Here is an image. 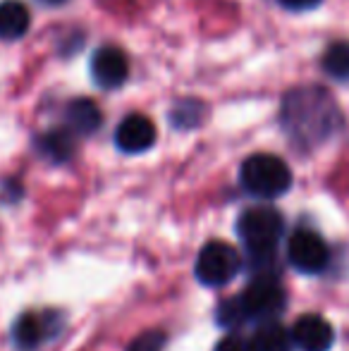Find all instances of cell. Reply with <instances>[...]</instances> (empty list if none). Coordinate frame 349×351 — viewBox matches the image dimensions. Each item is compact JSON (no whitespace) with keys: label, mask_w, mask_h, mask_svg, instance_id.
<instances>
[{"label":"cell","mask_w":349,"mask_h":351,"mask_svg":"<svg viewBox=\"0 0 349 351\" xmlns=\"http://www.w3.org/2000/svg\"><path fill=\"white\" fill-rule=\"evenodd\" d=\"M342 125L340 108L330 93L321 86H299L289 91L282 101V127L289 139L316 146L330 139Z\"/></svg>","instance_id":"cell-1"},{"label":"cell","mask_w":349,"mask_h":351,"mask_svg":"<svg viewBox=\"0 0 349 351\" xmlns=\"http://www.w3.org/2000/svg\"><path fill=\"white\" fill-rule=\"evenodd\" d=\"M285 232V217L275 208L256 206L247 208L237 220V234L249 251V268L256 275H265L263 268L273 273L278 263V244Z\"/></svg>","instance_id":"cell-2"},{"label":"cell","mask_w":349,"mask_h":351,"mask_svg":"<svg viewBox=\"0 0 349 351\" xmlns=\"http://www.w3.org/2000/svg\"><path fill=\"white\" fill-rule=\"evenodd\" d=\"M239 182L256 199H278L292 186V170L273 153H254L242 162Z\"/></svg>","instance_id":"cell-3"},{"label":"cell","mask_w":349,"mask_h":351,"mask_svg":"<svg viewBox=\"0 0 349 351\" xmlns=\"http://www.w3.org/2000/svg\"><path fill=\"white\" fill-rule=\"evenodd\" d=\"M247 320H275L287 306V294L280 280L275 275H254V280L244 287V291L237 296Z\"/></svg>","instance_id":"cell-4"},{"label":"cell","mask_w":349,"mask_h":351,"mask_svg":"<svg viewBox=\"0 0 349 351\" xmlns=\"http://www.w3.org/2000/svg\"><path fill=\"white\" fill-rule=\"evenodd\" d=\"M242 270V256L228 241H208L199 251L194 263V275L206 287H223L237 278Z\"/></svg>","instance_id":"cell-5"},{"label":"cell","mask_w":349,"mask_h":351,"mask_svg":"<svg viewBox=\"0 0 349 351\" xmlns=\"http://www.w3.org/2000/svg\"><path fill=\"white\" fill-rule=\"evenodd\" d=\"M287 261L302 275H318L330 263V249L318 232L297 230L287 241Z\"/></svg>","instance_id":"cell-6"},{"label":"cell","mask_w":349,"mask_h":351,"mask_svg":"<svg viewBox=\"0 0 349 351\" xmlns=\"http://www.w3.org/2000/svg\"><path fill=\"white\" fill-rule=\"evenodd\" d=\"M289 337H292V344L299 351H328L333 347V342H335L333 325L323 315L316 313H304L292 325Z\"/></svg>","instance_id":"cell-7"},{"label":"cell","mask_w":349,"mask_h":351,"mask_svg":"<svg viewBox=\"0 0 349 351\" xmlns=\"http://www.w3.org/2000/svg\"><path fill=\"white\" fill-rule=\"evenodd\" d=\"M91 77L101 88H117L130 77V60L125 51L115 46H103L91 58Z\"/></svg>","instance_id":"cell-8"},{"label":"cell","mask_w":349,"mask_h":351,"mask_svg":"<svg viewBox=\"0 0 349 351\" xmlns=\"http://www.w3.org/2000/svg\"><path fill=\"white\" fill-rule=\"evenodd\" d=\"M115 143L122 153H144L156 143V125L146 115H127L115 130Z\"/></svg>","instance_id":"cell-9"},{"label":"cell","mask_w":349,"mask_h":351,"mask_svg":"<svg viewBox=\"0 0 349 351\" xmlns=\"http://www.w3.org/2000/svg\"><path fill=\"white\" fill-rule=\"evenodd\" d=\"M51 335H53V315L48 313H24L12 328L14 344L22 351L36 349Z\"/></svg>","instance_id":"cell-10"},{"label":"cell","mask_w":349,"mask_h":351,"mask_svg":"<svg viewBox=\"0 0 349 351\" xmlns=\"http://www.w3.org/2000/svg\"><path fill=\"white\" fill-rule=\"evenodd\" d=\"M65 122L67 130L75 136H88L93 132H98V127H101V108L93 101H88V98H75L65 108Z\"/></svg>","instance_id":"cell-11"},{"label":"cell","mask_w":349,"mask_h":351,"mask_svg":"<svg viewBox=\"0 0 349 351\" xmlns=\"http://www.w3.org/2000/svg\"><path fill=\"white\" fill-rule=\"evenodd\" d=\"M32 14L29 8L19 0H3L0 3V38L3 41H17L29 32Z\"/></svg>","instance_id":"cell-12"},{"label":"cell","mask_w":349,"mask_h":351,"mask_svg":"<svg viewBox=\"0 0 349 351\" xmlns=\"http://www.w3.org/2000/svg\"><path fill=\"white\" fill-rule=\"evenodd\" d=\"M252 351H292V337H289V330H285L278 320H265L254 330L252 339Z\"/></svg>","instance_id":"cell-13"},{"label":"cell","mask_w":349,"mask_h":351,"mask_svg":"<svg viewBox=\"0 0 349 351\" xmlns=\"http://www.w3.org/2000/svg\"><path fill=\"white\" fill-rule=\"evenodd\" d=\"M38 151L53 162H65L75 153V134L70 130H51L38 139Z\"/></svg>","instance_id":"cell-14"},{"label":"cell","mask_w":349,"mask_h":351,"mask_svg":"<svg viewBox=\"0 0 349 351\" xmlns=\"http://www.w3.org/2000/svg\"><path fill=\"white\" fill-rule=\"evenodd\" d=\"M323 70L328 77L337 79V82H349V43L337 41L328 46L326 56H323Z\"/></svg>","instance_id":"cell-15"},{"label":"cell","mask_w":349,"mask_h":351,"mask_svg":"<svg viewBox=\"0 0 349 351\" xmlns=\"http://www.w3.org/2000/svg\"><path fill=\"white\" fill-rule=\"evenodd\" d=\"M215 315H218V323L225 325V328H239L242 323H247V315H244L237 296H230V299H225L223 304L218 306Z\"/></svg>","instance_id":"cell-16"},{"label":"cell","mask_w":349,"mask_h":351,"mask_svg":"<svg viewBox=\"0 0 349 351\" xmlns=\"http://www.w3.org/2000/svg\"><path fill=\"white\" fill-rule=\"evenodd\" d=\"M199 112H201V106L196 101H184L175 108L173 112V122L177 127H194L199 122Z\"/></svg>","instance_id":"cell-17"},{"label":"cell","mask_w":349,"mask_h":351,"mask_svg":"<svg viewBox=\"0 0 349 351\" xmlns=\"http://www.w3.org/2000/svg\"><path fill=\"white\" fill-rule=\"evenodd\" d=\"M165 347V335L154 330V332H144L130 344L127 351H160Z\"/></svg>","instance_id":"cell-18"},{"label":"cell","mask_w":349,"mask_h":351,"mask_svg":"<svg viewBox=\"0 0 349 351\" xmlns=\"http://www.w3.org/2000/svg\"><path fill=\"white\" fill-rule=\"evenodd\" d=\"M213 351H252V344L242 335H228L225 339H220Z\"/></svg>","instance_id":"cell-19"},{"label":"cell","mask_w":349,"mask_h":351,"mask_svg":"<svg viewBox=\"0 0 349 351\" xmlns=\"http://www.w3.org/2000/svg\"><path fill=\"white\" fill-rule=\"evenodd\" d=\"M278 3L287 10H311V8H316L321 0H278Z\"/></svg>","instance_id":"cell-20"},{"label":"cell","mask_w":349,"mask_h":351,"mask_svg":"<svg viewBox=\"0 0 349 351\" xmlns=\"http://www.w3.org/2000/svg\"><path fill=\"white\" fill-rule=\"evenodd\" d=\"M41 5H48V8H56V5H62V3H67V0H38Z\"/></svg>","instance_id":"cell-21"}]
</instances>
